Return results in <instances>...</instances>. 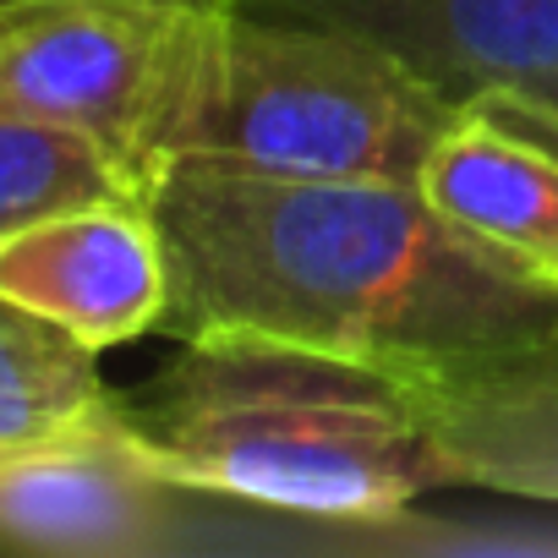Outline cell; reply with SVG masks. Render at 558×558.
<instances>
[{"label":"cell","mask_w":558,"mask_h":558,"mask_svg":"<svg viewBox=\"0 0 558 558\" xmlns=\"http://www.w3.org/2000/svg\"><path fill=\"white\" fill-rule=\"evenodd\" d=\"M0 296L61 324L88 351L165 324L170 268L143 197H99L45 214L0 241Z\"/></svg>","instance_id":"6"},{"label":"cell","mask_w":558,"mask_h":558,"mask_svg":"<svg viewBox=\"0 0 558 558\" xmlns=\"http://www.w3.org/2000/svg\"><path fill=\"white\" fill-rule=\"evenodd\" d=\"M416 192L460 225L471 241L498 252L558 291V137L498 116L487 105H460L454 126L433 143Z\"/></svg>","instance_id":"9"},{"label":"cell","mask_w":558,"mask_h":558,"mask_svg":"<svg viewBox=\"0 0 558 558\" xmlns=\"http://www.w3.org/2000/svg\"><path fill=\"white\" fill-rule=\"evenodd\" d=\"M263 17H296L362 34L449 99L558 77V0H235Z\"/></svg>","instance_id":"8"},{"label":"cell","mask_w":558,"mask_h":558,"mask_svg":"<svg viewBox=\"0 0 558 558\" xmlns=\"http://www.w3.org/2000/svg\"><path fill=\"white\" fill-rule=\"evenodd\" d=\"M99 197H137V186L99 143L45 116L0 105V241L45 214Z\"/></svg>","instance_id":"11"},{"label":"cell","mask_w":558,"mask_h":558,"mask_svg":"<svg viewBox=\"0 0 558 558\" xmlns=\"http://www.w3.org/2000/svg\"><path fill=\"white\" fill-rule=\"evenodd\" d=\"M143 203L170 268L159 329L175 340H279L416 373L558 324V291L471 241L411 181L170 159Z\"/></svg>","instance_id":"1"},{"label":"cell","mask_w":558,"mask_h":558,"mask_svg":"<svg viewBox=\"0 0 558 558\" xmlns=\"http://www.w3.org/2000/svg\"><path fill=\"white\" fill-rule=\"evenodd\" d=\"M465 105H487L498 116H520L542 132L558 137V77H531V83H509V88H493V94H476Z\"/></svg>","instance_id":"12"},{"label":"cell","mask_w":558,"mask_h":558,"mask_svg":"<svg viewBox=\"0 0 558 558\" xmlns=\"http://www.w3.org/2000/svg\"><path fill=\"white\" fill-rule=\"evenodd\" d=\"M116 416L170 482L318 531L373 525L449 487L395 373L279 340H181L170 367L116 395Z\"/></svg>","instance_id":"2"},{"label":"cell","mask_w":558,"mask_h":558,"mask_svg":"<svg viewBox=\"0 0 558 558\" xmlns=\"http://www.w3.org/2000/svg\"><path fill=\"white\" fill-rule=\"evenodd\" d=\"M395 378L411 389L449 465V487L558 509V324L525 345Z\"/></svg>","instance_id":"7"},{"label":"cell","mask_w":558,"mask_h":558,"mask_svg":"<svg viewBox=\"0 0 558 558\" xmlns=\"http://www.w3.org/2000/svg\"><path fill=\"white\" fill-rule=\"evenodd\" d=\"M230 0H34L0 12V105L99 143L148 192L175 159Z\"/></svg>","instance_id":"4"},{"label":"cell","mask_w":558,"mask_h":558,"mask_svg":"<svg viewBox=\"0 0 558 558\" xmlns=\"http://www.w3.org/2000/svg\"><path fill=\"white\" fill-rule=\"evenodd\" d=\"M99 351L61 324L0 296V449L39 444L88 427L116 411V389L99 378Z\"/></svg>","instance_id":"10"},{"label":"cell","mask_w":558,"mask_h":558,"mask_svg":"<svg viewBox=\"0 0 558 558\" xmlns=\"http://www.w3.org/2000/svg\"><path fill=\"white\" fill-rule=\"evenodd\" d=\"M219 504L170 482L121 427H88L0 449V547L56 558H165L208 547L203 509Z\"/></svg>","instance_id":"5"},{"label":"cell","mask_w":558,"mask_h":558,"mask_svg":"<svg viewBox=\"0 0 558 558\" xmlns=\"http://www.w3.org/2000/svg\"><path fill=\"white\" fill-rule=\"evenodd\" d=\"M12 7H34V0H0V12H12Z\"/></svg>","instance_id":"13"},{"label":"cell","mask_w":558,"mask_h":558,"mask_svg":"<svg viewBox=\"0 0 558 558\" xmlns=\"http://www.w3.org/2000/svg\"><path fill=\"white\" fill-rule=\"evenodd\" d=\"M454 116L460 99L395 50L230 0L175 159L416 186Z\"/></svg>","instance_id":"3"}]
</instances>
